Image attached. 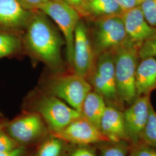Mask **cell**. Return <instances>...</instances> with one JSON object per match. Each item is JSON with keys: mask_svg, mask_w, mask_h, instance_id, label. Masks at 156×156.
I'll use <instances>...</instances> for the list:
<instances>
[{"mask_svg": "<svg viewBox=\"0 0 156 156\" xmlns=\"http://www.w3.org/2000/svg\"><path fill=\"white\" fill-rule=\"evenodd\" d=\"M26 28L24 40L29 51L50 68L61 69L64 42L45 14L40 11L33 13Z\"/></svg>", "mask_w": 156, "mask_h": 156, "instance_id": "1", "label": "cell"}, {"mask_svg": "<svg viewBox=\"0 0 156 156\" xmlns=\"http://www.w3.org/2000/svg\"><path fill=\"white\" fill-rule=\"evenodd\" d=\"M138 48L128 39L112 51L117 94L121 102L128 105L138 97L135 81Z\"/></svg>", "mask_w": 156, "mask_h": 156, "instance_id": "2", "label": "cell"}, {"mask_svg": "<svg viewBox=\"0 0 156 156\" xmlns=\"http://www.w3.org/2000/svg\"><path fill=\"white\" fill-rule=\"evenodd\" d=\"M38 10L53 19L62 31L66 45L68 62L72 66L75 31L80 20L79 12L63 0L44 1Z\"/></svg>", "mask_w": 156, "mask_h": 156, "instance_id": "3", "label": "cell"}, {"mask_svg": "<svg viewBox=\"0 0 156 156\" xmlns=\"http://www.w3.org/2000/svg\"><path fill=\"white\" fill-rule=\"evenodd\" d=\"M46 88L48 94L58 97L81 113L84 100L91 91L92 86L86 78L74 73L51 79Z\"/></svg>", "mask_w": 156, "mask_h": 156, "instance_id": "4", "label": "cell"}, {"mask_svg": "<svg viewBox=\"0 0 156 156\" xmlns=\"http://www.w3.org/2000/svg\"><path fill=\"white\" fill-rule=\"evenodd\" d=\"M95 21L93 49L98 55L113 51L128 40L121 15L100 17Z\"/></svg>", "mask_w": 156, "mask_h": 156, "instance_id": "5", "label": "cell"}, {"mask_svg": "<svg viewBox=\"0 0 156 156\" xmlns=\"http://www.w3.org/2000/svg\"><path fill=\"white\" fill-rule=\"evenodd\" d=\"M35 112L42 117L51 133L60 131L73 120L82 116L80 112L50 94L43 95L39 99Z\"/></svg>", "mask_w": 156, "mask_h": 156, "instance_id": "6", "label": "cell"}, {"mask_svg": "<svg viewBox=\"0 0 156 156\" xmlns=\"http://www.w3.org/2000/svg\"><path fill=\"white\" fill-rule=\"evenodd\" d=\"M47 126L38 113L31 112L8 121L5 129L19 145L25 146L46 137L48 133Z\"/></svg>", "mask_w": 156, "mask_h": 156, "instance_id": "7", "label": "cell"}, {"mask_svg": "<svg viewBox=\"0 0 156 156\" xmlns=\"http://www.w3.org/2000/svg\"><path fill=\"white\" fill-rule=\"evenodd\" d=\"M91 75V86L102 95L105 100L112 104L121 102L117 94L114 57L112 51L98 55Z\"/></svg>", "mask_w": 156, "mask_h": 156, "instance_id": "8", "label": "cell"}, {"mask_svg": "<svg viewBox=\"0 0 156 156\" xmlns=\"http://www.w3.org/2000/svg\"><path fill=\"white\" fill-rule=\"evenodd\" d=\"M94 55L87 28L80 20L74 35L72 64L74 73L85 78L90 76L94 66Z\"/></svg>", "mask_w": 156, "mask_h": 156, "instance_id": "9", "label": "cell"}, {"mask_svg": "<svg viewBox=\"0 0 156 156\" xmlns=\"http://www.w3.org/2000/svg\"><path fill=\"white\" fill-rule=\"evenodd\" d=\"M53 136L65 142L74 145H91L110 141L100 129L90 123L83 116L73 120L59 132L52 133Z\"/></svg>", "mask_w": 156, "mask_h": 156, "instance_id": "10", "label": "cell"}, {"mask_svg": "<svg viewBox=\"0 0 156 156\" xmlns=\"http://www.w3.org/2000/svg\"><path fill=\"white\" fill-rule=\"evenodd\" d=\"M150 94L138 96L123 112L126 133L129 144L141 140V135L149 117Z\"/></svg>", "mask_w": 156, "mask_h": 156, "instance_id": "11", "label": "cell"}, {"mask_svg": "<svg viewBox=\"0 0 156 156\" xmlns=\"http://www.w3.org/2000/svg\"><path fill=\"white\" fill-rule=\"evenodd\" d=\"M33 14L17 0H0V31L17 33L26 28Z\"/></svg>", "mask_w": 156, "mask_h": 156, "instance_id": "12", "label": "cell"}, {"mask_svg": "<svg viewBox=\"0 0 156 156\" xmlns=\"http://www.w3.org/2000/svg\"><path fill=\"white\" fill-rule=\"evenodd\" d=\"M121 16L128 39L138 48L156 32V28L147 22L140 5L123 11Z\"/></svg>", "mask_w": 156, "mask_h": 156, "instance_id": "13", "label": "cell"}, {"mask_svg": "<svg viewBox=\"0 0 156 156\" xmlns=\"http://www.w3.org/2000/svg\"><path fill=\"white\" fill-rule=\"evenodd\" d=\"M100 129L101 133L110 141L124 140L128 142L123 112L115 106H106L101 120Z\"/></svg>", "mask_w": 156, "mask_h": 156, "instance_id": "14", "label": "cell"}, {"mask_svg": "<svg viewBox=\"0 0 156 156\" xmlns=\"http://www.w3.org/2000/svg\"><path fill=\"white\" fill-rule=\"evenodd\" d=\"M136 89L138 97L150 94L156 87V58H142L136 71Z\"/></svg>", "mask_w": 156, "mask_h": 156, "instance_id": "15", "label": "cell"}, {"mask_svg": "<svg viewBox=\"0 0 156 156\" xmlns=\"http://www.w3.org/2000/svg\"><path fill=\"white\" fill-rule=\"evenodd\" d=\"M106 107L104 97L95 91H91L84 100L81 114L85 119L100 129L101 120Z\"/></svg>", "mask_w": 156, "mask_h": 156, "instance_id": "16", "label": "cell"}, {"mask_svg": "<svg viewBox=\"0 0 156 156\" xmlns=\"http://www.w3.org/2000/svg\"><path fill=\"white\" fill-rule=\"evenodd\" d=\"M87 8L90 13L98 17L122 15L123 12L116 0H89Z\"/></svg>", "mask_w": 156, "mask_h": 156, "instance_id": "17", "label": "cell"}, {"mask_svg": "<svg viewBox=\"0 0 156 156\" xmlns=\"http://www.w3.org/2000/svg\"><path fill=\"white\" fill-rule=\"evenodd\" d=\"M22 47L16 33L0 31V59L17 53Z\"/></svg>", "mask_w": 156, "mask_h": 156, "instance_id": "18", "label": "cell"}, {"mask_svg": "<svg viewBox=\"0 0 156 156\" xmlns=\"http://www.w3.org/2000/svg\"><path fill=\"white\" fill-rule=\"evenodd\" d=\"M65 147L64 140L51 135L41 144L34 156H62Z\"/></svg>", "mask_w": 156, "mask_h": 156, "instance_id": "19", "label": "cell"}, {"mask_svg": "<svg viewBox=\"0 0 156 156\" xmlns=\"http://www.w3.org/2000/svg\"><path fill=\"white\" fill-rule=\"evenodd\" d=\"M100 144L99 156H128L130 144L124 140L106 141Z\"/></svg>", "mask_w": 156, "mask_h": 156, "instance_id": "20", "label": "cell"}, {"mask_svg": "<svg viewBox=\"0 0 156 156\" xmlns=\"http://www.w3.org/2000/svg\"><path fill=\"white\" fill-rule=\"evenodd\" d=\"M141 140L156 148V112L151 104L147 122L141 135Z\"/></svg>", "mask_w": 156, "mask_h": 156, "instance_id": "21", "label": "cell"}, {"mask_svg": "<svg viewBox=\"0 0 156 156\" xmlns=\"http://www.w3.org/2000/svg\"><path fill=\"white\" fill-rule=\"evenodd\" d=\"M129 156H156V148L142 140L130 144Z\"/></svg>", "mask_w": 156, "mask_h": 156, "instance_id": "22", "label": "cell"}, {"mask_svg": "<svg viewBox=\"0 0 156 156\" xmlns=\"http://www.w3.org/2000/svg\"><path fill=\"white\" fill-rule=\"evenodd\" d=\"M140 6L147 22L156 28V0H144Z\"/></svg>", "mask_w": 156, "mask_h": 156, "instance_id": "23", "label": "cell"}, {"mask_svg": "<svg viewBox=\"0 0 156 156\" xmlns=\"http://www.w3.org/2000/svg\"><path fill=\"white\" fill-rule=\"evenodd\" d=\"M138 53L139 57L142 59L149 57H156V32L140 46Z\"/></svg>", "mask_w": 156, "mask_h": 156, "instance_id": "24", "label": "cell"}, {"mask_svg": "<svg viewBox=\"0 0 156 156\" xmlns=\"http://www.w3.org/2000/svg\"><path fill=\"white\" fill-rule=\"evenodd\" d=\"M19 146L20 145L6 133L5 128L0 131V153L14 150Z\"/></svg>", "mask_w": 156, "mask_h": 156, "instance_id": "25", "label": "cell"}, {"mask_svg": "<svg viewBox=\"0 0 156 156\" xmlns=\"http://www.w3.org/2000/svg\"><path fill=\"white\" fill-rule=\"evenodd\" d=\"M67 156H97V154L90 145H75L68 151Z\"/></svg>", "mask_w": 156, "mask_h": 156, "instance_id": "26", "label": "cell"}, {"mask_svg": "<svg viewBox=\"0 0 156 156\" xmlns=\"http://www.w3.org/2000/svg\"><path fill=\"white\" fill-rule=\"evenodd\" d=\"M21 5L26 9L35 11L39 9L41 5L44 2V0H17Z\"/></svg>", "mask_w": 156, "mask_h": 156, "instance_id": "27", "label": "cell"}, {"mask_svg": "<svg viewBox=\"0 0 156 156\" xmlns=\"http://www.w3.org/2000/svg\"><path fill=\"white\" fill-rule=\"evenodd\" d=\"M117 4L121 7L123 11L140 5V0H116Z\"/></svg>", "mask_w": 156, "mask_h": 156, "instance_id": "28", "label": "cell"}, {"mask_svg": "<svg viewBox=\"0 0 156 156\" xmlns=\"http://www.w3.org/2000/svg\"><path fill=\"white\" fill-rule=\"evenodd\" d=\"M25 146H20L14 150L0 153V156H27Z\"/></svg>", "mask_w": 156, "mask_h": 156, "instance_id": "29", "label": "cell"}, {"mask_svg": "<svg viewBox=\"0 0 156 156\" xmlns=\"http://www.w3.org/2000/svg\"><path fill=\"white\" fill-rule=\"evenodd\" d=\"M63 1L66 2L69 5L76 8V6H79L82 4L84 0H63Z\"/></svg>", "mask_w": 156, "mask_h": 156, "instance_id": "30", "label": "cell"}, {"mask_svg": "<svg viewBox=\"0 0 156 156\" xmlns=\"http://www.w3.org/2000/svg\"><path fill=\"white\" fill-rule=\"evenodd\" d=\"M7 123L8 121L5 119H3L2 115H0V131L5 128Z\"/></svg>", "mask_w": 156, "mask_h": 156, "instance_id": "31", "label": "cell"}, {"mask_svg": "<svg viewBox=\"0 0 156 156\" xmlns=\"http://www.w3.org/2000/svg\"><path fill=\"white\" fill-rule=\"evenodd\" d=\"M140 1H141V2H142V1H144V0H140Z\"/></svg>", "mask_w": 156, "mask_h": 156, "instance_id": "32", "label": "cell"}, {"mask_svg": "<svg viewBox=\"0 0 156 156\" xmlns=\"http://www.w3.org/2000/svg\"><path fill=\"white\" fill-rule=\"evenodd\" d=\"M84 1H89V0H84Z\"/></svg>", "mask_w": 156, "mask_h": 156, "instance_id": "33", "label": "cell"}, {"mask_svg": "<svg viewBox=\"0 0 156 156\" xmlns=\"http://www.w3.org/2000/svg\"><path fill=\"white\" fill-rule=\"evenodd\" d=\"M48 1V0H44V1Z\"/></svg>", "mask_w": 156, "mask_h": 156, "instance_id": "34", "label": "cell"}, {"mask_svg": "<svg viewBox=\"0 0 156 156\" xmlns=\"http://www.w3.org/2000/svg\"><path fill=\"white\" fill-rule=\"evenodd\" d=\"M0 115H1V113H0Z\"/></svg>", "mask_w": 156, "mask_h": 156, "instance_id": "35", "label": "cell"}]
</instances>
